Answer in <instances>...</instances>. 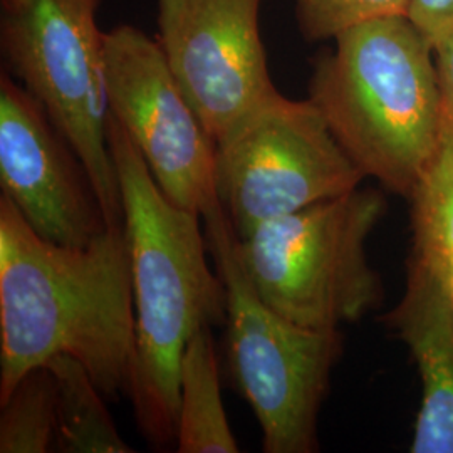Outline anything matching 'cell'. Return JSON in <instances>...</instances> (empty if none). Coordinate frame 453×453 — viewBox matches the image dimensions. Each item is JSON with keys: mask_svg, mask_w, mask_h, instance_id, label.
I'll return each mask as SVG.
<instances>
[{"mask_svg": "<svg viewBox=\"0 0 453 453\" xmlns=\"http://www.w3.org/2000/svg\"><path fill=\"white\" fill-rule=\"evenodd\" d=\"M56 355L81 361L106 400L130 396L136 334L125 228L81 247L37 235L0 196V403Z\"/></svg>", "mask_w": 453, "mask_h": 453, "instance_id": "cell-1", "label": "cell"}, {"mask_svg": "<svg viewBox=\"0 0 453 453\" xmlns=\"http://www.w3.org/2000/svg\"><path fill=\"white\" fill-rule=\"evenodd\" d=\"M108 140L121 188L134 306L136 359L128 398L146 440L166 447L177 440L183 351L202 327L226 324V284L209 265L202 217L163 194L111 114Z\"/></svg>", "mask_w": 453, "mask_h": 453, "instance_id": "cell-2", "label": "cell"}, {"mask_svg": "<svg viewBox=\"0 0 453 453\" xmlns=\"http://www.w3.org/2000/svg\"><path fill=\"white\" fill-rule=\"evenodd\" d=\"M333 42L312 63L308 99L363 175L406 198L445 123L435 49L408 16L361 22Z\"/></svg>", "mask_w": 453, "mask_h": 453, "instance_id": "cell-3", "label": "cell"}, {"mask_svg": "<svg viewBox=\"0 0 453 453\" xmlns=\"http://www.w3.org/2000/svg\"><path fill=\"white\" fill-rule=\"evenodd\" d=\"M385 211V195L357 187L267 220L237 241L243 273L260 301L291 323H357L383 301L366 242Z\"/></svg>", "mask_w": 453, "mask_h": 453, "instance_id": "cell-4", "label": "cell"}, {"mask_svg": "<svg viewBox=\"0 0 453 453\" xmlns=\"http://www.w3.org/2000/svg\"><path fill=\"white\" fill-rule=\"evenodd\" d=\"M203 222L226 289L228 372L257 417L262 450L318 452L319 410L342 355L340 329L303 327L265 306L243 273L224 209Z\"/></svg>", "mask_w": 453, "mask_h": 453, "instance_id": "cell-5", "label": "cell"}, {"mask_svg": "<svg viewBox=\"0 0 453 453\" xmlns=\"http://www.w3.org/2000/svg\"><path fill=\"white\" fill-rule=\"evenodd\" d=\"M101 0H0L4 69L46 110L80 157L106 224L123 226L108 140L110 96Z\"/></svg>", "mask_w": 453, "mask_h": 453, "instance_id": "cell-6", "label": "cell"}, {"mask_svg": "<svg viewBox=\"0 0 453 453\" xmlns=\"http://www.w3.org/2000/svg\"><path fill=\"white\" fill-rule=\"evenodd\" d=\"M365 179L318 108L280 91L217 143V196L239 239Z\"/></svg>", "mask_w": 453, "mask_h": 453, "instance_id": "cell-7", "label": "cell"}, {"mask_svg": "<svg viewBox=\"0 0 453 453\" xmlns=\"http://www.w3.org/2000/svg\"><path fill=\"white\" fill-rule=\"evenodd\" d=\"M110 111L130 134L163 194L202 219L222 211L217 143L180 89L157 39L133 24L104 33Z\"/></svg>", "mask_w": 453, "mask_h": 453, "instance_id": "cell-8", "label": "cell"}, {"mask_svg": "<svg viewBox=\"0 0 453 453\" xmlns=\"http://www.w3.org/2000/svg\"><path fill=\"white\" fill-rule=\"evenodd\" d=\"M264 0H157V42L219 143L279 93L260 33Z\"/></svg>", "mask_w": 453, "mask_h": 453, "instance_id": "cell-9", "label": "cell"}, {"mask_svg": "<svg viewBox=\"0 0 453 453\" xmlns=\"http://www.w3.org/2000/svg\"><path fill=\"white\" fill-rule=\"evenodd\" d=\"M0 187L49 242L81 247L108 226L80 157L46 110L0 73Z\"/></svg>", "mask_w": 453, "mask_h": 453, "instance_id": "cell-10", "label": "cell"}, {"mask_svg": "<svg viewBox=\"0 0 453 453\" xmlns=\"http://www.w3.org/2000/svg\"><path fill=\"white\" fill-rule=\"evenodd\" d=\"M383 323L405 342L420 374L410 452L453 453V301L450 277L408 260L406 289Z\"/></svg>", "mask_w": 453, "mask_h": 453, "instance_id": "cell-11", "label": "cell"}, {"mask_svg": "<svg viewBox=\"0 0 453 453\" xmlns=\"http://www.w3.org/2000/svg\"><path fill=\"white\" fill-rule=\"evenodd\" d=\"M177 452L237 453L228 425L211 327H202L188 341L180 368Z\"/></svg>", "mask_w": 453, "mask_h": 453, "instance_id": "cell-12", "label": "cell"}, {"mask_svg": "<svg viewBox=\"0 0 453 453\" xmlns=\"http://www.w3.org/2000/svg\"><path fill=\"white\" fill-rule=\"evenodd\" d=\"M56 385V450L63 453H130L81 361L56 355L48 363Z\"/></svg>", "mask_w": 453, "mask_h": 453, "instance_id": "cell-13", "label": "cell"}, {"mask_svg": "<svg viewBox=\"0 0 453 453\" xmlns=\"http://www.w3.org/2000/svg\"><path fill=\"white\" fill-rule=\"evenodd\" d=\"M445 121V119H443ZM413 247L410 259L453 274V131L443 123L440 145L406 196Z\"/></svg>", "mask_w": 453, "mask_h": 453, "instance_id": "cell-14", "label": "cell"}, {"mask_svg": "<svg viewBox=\"0 0 453 453\" xmlns=\"http://www.w3.org/2000/svg\"><path fill=\"white\" fill-rule=\"evenodd\" d=\"M0 406V453L54 450L56 385L48 366L27 372Z\"/></svg>", "mask_w": 453, "mask_h": 453, "instance_id": "cell-15", "label": "cell"}, {"mask_svg": "<svg viewBox=\"0 0 453 453\" xmlns=\"http://www.w3.org/2000/svg\"><path fill=\"white\" fill-rule=\"evenodd\" d=\"M299 33L308 42L333 41L361 22L408 16L410 0H291Z\"/></svg>", "mask_w": 453, "mask_h": 453, "instance_id": "cell-16", "label": "cell"}, {"mask_svg": "<svg viewBox=\"0 0 453 453\" xmlns=\"http://www.w3.org/2000/svg\"><path fill=\"white\" fill-rule=\"evenodd\" d=\"M408 17L434 49L453 34V0H410Z\"/></svg>", "mask_w": 453, "mask_h": 453, "instance_id": "cell-17", "label": "cell"}, {"mask_svg": "<svg viewBox=\"0 0 453 453\" xmlns=\"http://www.w3.org/2000/svg\"><path fill=\"white\" fill-rule=\"evenodd\" d=\"M435 65L441 91L443 119L445 125L453 131V34L435 46Z\"/></svg>", "mask_w": 453, "mask_h": 453, "instance_id": "cell-18", "label": "cell"}, {"mask_svg": "<svg viewBox=\"0 0 453 453\" xmlns=\"http://www.w3.org/2000/svg\"><path fill=\"white\" fill-rule=\"evenodd\" d=\"M450 294H452V301H453V274L450 275Z\"/></svg>", "mask_w": 453, "mask_h": 453, "instance_id": "cell-19", "label": "cell"}]
</instances>
